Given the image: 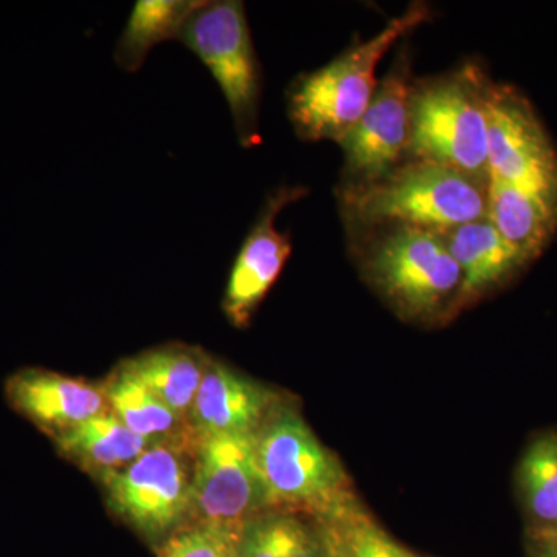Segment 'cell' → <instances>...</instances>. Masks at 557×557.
Wrapping results in <instances>:
<instances>
[{
  "label": "cell",
  "instance_id": "1",
  "mask_svg": "<svg viewBox=\"0 0 557 557\" xmlns=\"http://www.w3.org/2000/svg\"><path fill=\"white\" fill-rule=\"evenodd\" d=\"M429 17L428 7L416 3L372 39L357 44L324 67L293 81L287 109L298 137L307 141H343L375 97L379 89L375 72L381 58L401 36Z\"/></svg>",
  "mask_w": 557,
  "mask_h": 557
},
{
  "label": "cell",
  "instance_id": "2",
  "mask_svg": "<svg viewBox=\"0 0 557 557\" xmlns=\"http://www.w3.org/2000/svg\"><path fill=\"white\" fill-rule=\"evenodd\" d=\"M486 199L487 178L417 160L348 190L346 207L369 225L397 223L443 234L486 219Z\"/></svg>",
  "mask_w": 557,
  "mask_h": 557
},
{
  "label": "cell",
  "instance_id": "3",
  "mask_svg": "<svg viewBox=\"0 0 557 557\" xmlns=\"http://www.w3.org/2000/svg\"><path fill=\"white\" fill-rule=\"evenodd\" d=\"M490 86L467 69L412 90L410 152L417 160L487 178Z\"/></svg>",
  "mask_w": 557,
  "mask_h": 557
},
{
  "label": "cell",
  "instance_id": "4",
  "mask_svg": "<svg viewBox=\"0 0 557 557\" xmlns=\"http://www.w3.org/2000/svg\"><path fill=\"white\" fill-rule=\"evenodd\" d=\"M178 40L203 62L218 83L240 146L252 148L259 145L262 70L244 2L205 0L190 16Z\"/></svg>",
  "mask_w": 557,
  "mask_h": 557
},
{
  "label": "cell",
  "instance_id": "5",
  "mask_svg": "<svg viewBox=\"0 0 557 557\" xmlns=\"http://www.w3.org/2000/svg\"><path fill=\"white\" fill-rule=\"evenodd\" d=\"M256 446L269 507L313 509L327 518L347 504L346 472L298 413L274 410Z\"/></svg>",
  "mask_w": 557,
  "mask_h": 557
},
{
  "label": "cell",
  "instance_id": "6",
  "mask_svg": "<svg viewBox=\"0 0 557 557\" xmlns=\"http://www.w3.org/2000/svg\"><path fill=\"white\" fill-rule=\"evenodd\" d=\"M373 284L409 317H431L460 288L461 270L445 236L398 226L373 247L368 259Z\"/></svg>",
  "mask_w": 557,
  "mask_h": 557
},
{
  "label": "cell",
  "instance_id": "7",
  "mask_svg": "<svg viewBox=\"0 0 557 557\" xmlns=\"http://www.w3.org/2000/svg\"><path fill=\"white\" fill-rule=\"evenodd\" d=\"M194 465L177 443L150 446L129 467L101 479L109 508L149 537L193 516Z\"/></svg>",
  "mask_w": 557,
  "mask_h": 557
},
{
  "label": "cell",
  "instance_id": "8",
  "mask_svg": "<svg viewBox=\"0 0 557 557\" xmlns=\"http://www.w3.org/2000/svg\"><path fill=\"white\" fill-rule=\"evenodd\" d=\"M194 438L193 515L200 523L240 527L269 507L256 434Z\"/></svg>",
  "mask_w": 557,
  "mask_h": 557
},
{
  "label": "cell",
  "instance_id": "9",
  "mask_svg": "<svg viewBox=\"0 0 557 557\" xmlns=\"http://www.w3.org/2000/svg\"><path fill=\"white\" fill-rule=\"evenodd\" d=\"M487 175L557 203V152L533 104L515 87L491 84Z\"/></svg>",
  "mask_w": 557,
  "mask_h": 557
},
{
  "label": "cell",
  "instance_id": "10",
  "mask_svg": "<svg viewBox=\"0 0 557 557\" xmlns=\"http://www.w3.org/2000/svg\"><path fill=\"white\" fill-rule=\"evenodd\" d=\"M306 194L307 189L299 186H282L273 190L245 237L222 300L223 313L234 327H247L252 314L281 276L292 255V239L288 233L277 230V215Z\"/></svg>",
  "mask_w": 557,
  "mask_h": 557
},
{
  "label": "cell",
  "instance_id": "11",
  "mask_svg": "<svg viewBox=\"0 0 557 557\" xmlns=\"http://www.w3.org/2000/svg\"><path fill=\"white\" fill-rule=\"evenodd\" d=\"M412 87L403 70L394 69L379 84L372 102L339 143L346 168L362 185L386 177L410 150Z\"/></svg>",
  "mask_w": 557,
  "mask_h": 557
},
{
  "label": "cell",
  "instance_id": "12",
  "mask_svg": "<svg viewBox=\"0 0 557 557\" xmlns=\"http://www.w3.org/2000/svg\"><path fill=\"white\" fill-rule=\"evenodd\" d=\"M10 408L51 440L104 412L102 388L50 370H17L5 381Z\"/></svg>",
  "mask_w": 557,
  "mask_h": 557
},
{
  "label": "cell",
  "instance_id": "13",
  "mask_svg": "<svg viewBox=\"0 0 557 557\" xmlns=\"http://www.w3.org/2000/svg\"><path fill=\"white\" fill-rule=\"evenodd\" d=\"M273 392L222 362L205 366L189 412L194 437L209 434H258L274 412Z\"/></svg>",
  "mask_w": 557,
  "mask_h": 557
},
{
  "label": "cell",
  "instance_id": "14",
  "mask_svg": "<svg viewBox=\"0 0 557 557\" xmlns=\"http://www.w3.org/2000/svg\"><path fill=\"white\" fill-rule=\"evenodd\" d=\"M486 220L528 262L548 247L557 230V203L487 175Z\"/></svg>",
  "mask_w": 557,
  "mask_h": 557
},
{
  "label": "cell",
  "instance_id": "15",
  "mask_svg": "<svg viewBox=\"0 0 557 557\" xmlns=\"http://www.w3.org/2000/svg\"><path fill=\"white\" fill-rule=\"evenodd\" d=\"M443 236L461 270L460 288L454 299L457 309L527 265V260L502 239L486 219L458 226Z\"/></svg>",
  "mask_w": 557,
  "mask_h": 557
},
{
  "label": "cell",
  "instance_id": "16",
  "mask_svg": "<svg viewBox=\"0 0 557 557\" xmlns=\"http://www.w3.org/2000/svg\"><path fill=\"white\" fill-rule=\"evenodd\" d=\"M53 443L62 457L100 480L129 467L132 461L153 446L149 440L139 437L124 426L110 410L70 429L53 438Z\"/></svg>",
  "mask_w": 557,
  "mask_h": 557
},
{
  "label": "cell",
  "instance_id": "17",
  "mask_svg": "<svg viewBox=\"0 0 557 557\" xmlns=\"http://www.w3.org/2000/svg\"><path fill=\"white\" fill-rule=\"evenodd\" d=\"M207 357L194 348L170 344L127 359L121 368L149 388L177 416L188 418L203 379Z\"/></svg>",
  "mask_w": 557,
  "mask_h": 557
},
{
  "label": "cell",
  "instance_id": "18",
  "mask_svg": "<svg viewBox=\"0 0 557 557\" xmlns=\"http://www.w3.org/2000/svg\"><path fill=\"white\" fill-rule=\"evenodd\" d=\"M205 0H138L116 42L113 58L127 73L138 72L150 50L166 40H178L190 16Z\"/></svg>",
  "mask_w": 557,
  "mask_h": 557
},
{
  "label": "cell",
  "instance_id": "19",
  "mask_svg": "<svg viewBox=\"0 0 557 557\" xmlns=\"http://www.w3.org/2000/svg\"><path fill=\"white\" fill-rule=\"evenodd\" d=\"M102 392L110 412L139 437L149 440L153 445L175 443L172 437L177 434L183 418L121 366Z\"/></svg>",
  "mask_w": 557,
  "mask_h": 557
},
{
  "label": "cell",
  "instance_id": "20",
  "mask_svg": "<svg viewBox=\"0 0 557 557\" xmlns=\"http://www.w3.org/2000/svg\"><path fill=\"white\" fill-rule=\"evenodd\" d=\"M237 557H325L324 542L295 516H256L240 527Z\"/></svg>",
  "mask_w": 557,
  "mask_h": 557
},
{
  "label": "cell",
  "instance_id": "21",
  "mask_svg": "<svg viewBox=\"0 0 557 557\" xmlns=\"http://www.w3.org/2000/svg\"><path fill=\"white\" fill-rule=\"evenodd\" d=\"M520 472L531 511L544 522H557V437L536 440L528 448Z\"/></svg>",
  "mask_w": 557,
  "mask_h": 557
},
{
  "label": "cell",
  "instance_id": "22",
  "mask_svg": "<svg viewBox=\"0 0 557 557\" xmlns=\"http://www.w3.org/2000/svg\"><path fill=\"white\" fill-rule=\"evenodd\" d=\"M327 519L338 528L351 557H418L395 542L350 502L329 515Z\"/></svg>",
  "mask_w": 557,
  "mask_h": 557
},
{
  "label": "cell",
  "instance_id": "23",
  "mask_svg": "<svg viewBox=\"0 0 557 557\" xmlns=\"http://www.w3.org/2000/svg\"><path fill=\"white\" fill-rule=\"evenodd\" d=\"M240 527L199 523L172 537L163 557H237Z\"/></svg>",
  "mask_w": 557,
  "mask_h": 557
},
{
  "label": "cell",
  "instance_id": "24",
  "mask_svg": "<svg viewBox=\"0 0 557 557\" xmlns=\"http://www.w3.org/2000/svg\"><path fill=\"white\" fill-rule=\"evenodd\" d=\"M322 542H324L325 557H351L346 547L343 536L338 528L330 522L325 525L324 533L321 534Z\"/></svg>",
  "mask_w": 557,
  "mask_h": 557
},
{
  "label": "cell",
  "instance_id": "25",
  "mask_svg": "<svg viewBox=\"0 0 557 557\" xmlns=\"http://www.w3.org/2000/svg\"><path fill=\"white\" fill-rule=\"evenodd\" d=\"M541 557H557V552H547L545 555H542Z\"/></svg>",
  "mask_w": 557,
  "mask_h": 557
}]
</instances>
